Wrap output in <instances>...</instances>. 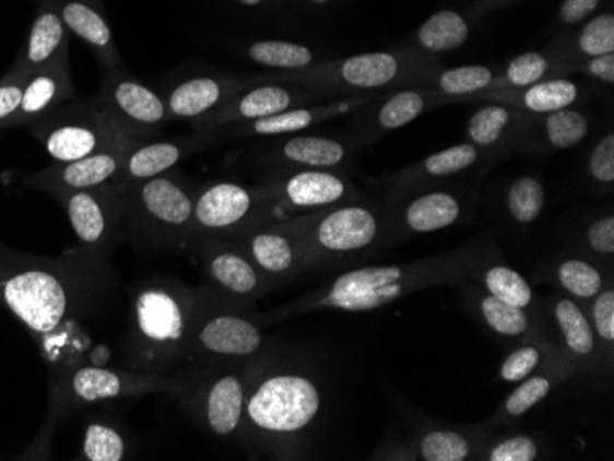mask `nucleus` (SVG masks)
I'll return each instance as SVG.
<instances>
[{
    "instance_id": "f257e3e1",
    "label": "nucleus",
    "mask_w": 614,
    "mask_h": 461,
    "mask_svg": "<svg viewBox=\"0 0 614 461\" xmlns=\"http://www.w3.org/2000/svg\"><path fill=\"white\" fill-rule=\"evenodd\" d=\"M110 282L107 258L83 250L74 265H12L0 274V298L28 331L50 341L104 302Z\"/></svg>"
},
{
    "instance_id": "f03ea898",
    "label": "nucleus",
    "mask_w": 614,
    "mask_h": 461,
    "mask_svg": "<svg viewBox=\"0 0 614 461\" xmlns=\"http://www.w3.org/2000/svg\"><path fill=\"white\" fill-rule=\"evenodd\" d=\"M201 293L169 277H151L131 295L126 353L133 369L164 375L190 357Z\"/></svg>"
},
{
    "instance_id": "7ed1b4c3",
    "label": "nucleus",
    "mask_w": 614,
    "mask_h": 461,
    "mask_svg": "<svg viewBox=\"0 0 614 461\" xmlns=\"http://www.w3.org/2000/svg\"><path fill=\"white\" fill-rule=\"evenodd\" d=\"M475 260L473 252L458 250L454 255L414 261L406 265L365 267L344 272L330 285L304 296L273 312L271 320L295 317L317 309H339L346 312L374 311L389 306L417 288L447 283L462 276Z\"/></svg>"
},
{
    "instance_id": "20e7f679",
    "label": "nucleus",
    "mask_w": 614,
    "mask_h": 461,
    "mask_svg": "<svg viewBox=\"0 0 614 461\" xmlns=\"http://www.w3.org/2000/svg\"><path fill=\"white\" fill-rule=\"evenodd\" d=\"M120 193L126 239L137 247L163 250L193 237L196 191L180 175L166 172Z\"/></svg>"
},
{
    "instance_id": "39448f33",
    "label": "nucleus",
    "mask_w": 614,
    "mask_h": 461,
    "mask_svg": "<svg viewBox=\"0 0 614 461\" xmlns=\"http://www.w3.org/2000/svg\"><path fill=\"white\" fill-rule=\"evenodd\" d=\"M322 395L317 382L298 371L263 375L249 387L245 419L269 444L290 441L317 419Z\"/></svg>"
},
{
    "instance_id": "423d86ee",
    "label": "nucleus",
    "mask_w": 614,
    "mask_h": 461,
    "mask_svg": "<svg viewBox=\"0 0 614 461\" xmlns=\"http://www.w3.org/2000/svg\"><path fill=\"white\" fill-rule=\"evenodd\" d=\"M32 129L48 155L59 164L80 161L98 151L137 140L110 120L109 116L94 104V99L88 104L56 109L52 115L34 123Z\"/></svg>"
},
{
    "instance_id": "0eeeda50",
    "label": "nucleus",
    "mask_w": 614,
    "mask_h": 461,
    "mask_svg": "<svg viewBox=\"0 0 614 461\" xmlns=\"http://www.w3.org/2000/svg\"><path fill=\"white\" fill-rule=\"evenodd\" d=\"M94 104L137 140L158 137L169 116L163 93L123 70H105Z\"/></svg>"
},
{
    "instance_id": "6e6552de",
    "label": "nucleus",
    "mask_w": 614,
    "mask_h": 461,
    "mask_svg": "<svg viewBox=\"0 0 614 461\" xmlns=\"http://www.w3.org/2000/svg\"><path fill=\"white\" fill-rule=\"evenodd\" d=\"M58 196L83 250L99 258H109L110 252L126 239L122 193L109 182L91 190L64 191Z\"/></svg>"
},
{
    "instance_id": "1a4fd4ad",
    "label": "nucleus",
    "mask_w": 614,
    "mask_h": 461,
    "mask_svg": "<svg viewBox=\"0 0 614 461\" xmlns=\"http://www.w3.org/2000/svg\"><path fill=\"white\" fill-rule=\"evenodd\" d=\"M379 220L370 208L349 204L311 215L304 220L307 269L328 258L365 250L376 241Z\"/></svg>"
},
{
    "instance_id": "9d476101",
    "label": "nucleus",
    "mask_w": 614,
    "mask_h": 461,
    "mask_svg": "<svg viewBox=\"0 0 614 461\" xmlns=\"http://www.w3.org/2000/svg\"><path fill=\"white\" fill-rule=\"evenodd\" d=\"M263 333L260 326L239 312L212 306L201 293V306L191 333L190 355L247 358L260 352Z\"/></svg>"
},
{
    "instance_id": "9b49d317",
    "label": "nucleus",
    "mask_w": 614,
    "mask_h": 461,
    "mask_svg": "<svg viewBox=\"0 0 614 461\" xmlns=\"http://www.w3.org/2000/svg\"><path fill=\"white\" fill-rule=\"evenodd\" d=\"M241 248L271 287L307 269L304 221L245 228Z\"/></svg>"
},
{
    "instance_id": "f8f14e48",
    "label": "nucleus",
    "mask_w": 614,
    "mask_h": 461,
    "mask_svg": "<svg viewBox=\"0 0 614 461\" xmlns=\"http://www.w3.org/2000/svg\"><path fill=\"white\" fill-rule=\"evenodd\" d=\"M263 201L261 191L249 190L238 182L220 180L196 191L193 236L223 234L252 226Z\"/></svg>"
},
{
    "instance_id": "ddd939ff",
    "label": "nucleus",
    "mask_w": 614,
    "mask_h": 461,
    "mask_svg": "<svg viewBox=\"0 0 614 461\" xmlns=\"http://www.w3.org/2000/svg\"><path fill=\"white\" fill-rule=\"evenodd\" d=\"M180 385L166 375L139 369H110L83 366L70 377V392L80 403H102L110 399L140 398L147 393L179 392Z\"/></svg>"
},
{
    "instance_id": "4468645a",
    "label": "nucleus",
    "mask_w": 614,
    "mask_h": 461,
    "mask_svg": "<svg viewBox=\"0 0 614 461\" xmlns=\"http://www.w3.org/2000/svg\"><path fill=\"white\" fill-rule=\"evenodd\" d=\"M206 144V139L182 137V139H144L134 140L123 153L122 166L110 185L117 191L128 190L131 186L153 179L172 172L186 156L196 153Z\"/></svg>"
},
{
    "instance_id": "2eb2a0df",
    "label": "nucleus",
    "mask_w": 614,
    "mask_h": 461,
    "mask_svg": "<svg viewBox=\"0 0 614 461\" xmlns=\"http://www.w3.org/2000/svg\"><path fill=\"white\" fill-rule=\"evenodd\" d=\"M400 72L401 59L395 54L370 52L342 59L339 63L298 70V74L285 75L284 80L307 85L342 83L352 88H381L398 80Z\"/></svg>"
},
{
    "instance_id": "dca6fc26",
    "label": "nucleus",
    "mask_w": 614,
    "mask_h": 461,
    "mask_svg": "<svg viewBox=\"0 0 614 461\" xmlns=\"http://www.w3.org/2000/svg\"><path fill=\"white\" fill-rule=\"evenodd\" d=\"M241 91V83L223 75H190L163 94L169 121H191L199 128Z\"/></svg>"
},
{
    "instance_id": "f3484780",
    "label": "nucleus",
    "mask_w": 614,
    "mask_h": 461,
    "mask_svg": "<svg viewBox=\"0 0 614 461\" xmlns=\"http://www.w3.org/2000/svg\"><path fill=\"white\" fill-rule=\"evenodd\" d=\"M203 261L210 282L228 298L250 300L271 288V283L241 247L214 239L204 241Z\"/></svg>"
},
{
    "instance_id": "a211bd4d",
    "label": "nucleus",
    "mask_w": 614,
    "mask_h": 461,
    "mask_svg": "<svg viewBox=\"0 0 614 461\" xmlns=\"http://www.w3.org/2000/svg\"><path fill=\"white\" fill-rule=\"evenodd\" d=\"M261 193L293 210H322L349 201L352 188L344 177L330 169H295Z\"/></svg>"
},
{
    "instance_id": "6ab92c4d",
    "label": "nucleus",
    "mask_w": 614,
    "mask_h": 461,
    "mask_svg": "<svg viewBox=\"0 0 614 461\" xmlns=\"http://www.w3.org/2000/svg\"><path fill=\"white\" fill-rule=\"evenodd\" d=\"M129 144L115 145V147L98 151V153L80 158V161L63 162V164L58 162L47 172L32 177L29 182L35 188L52 191V193L91 190V188L109 185L115 180L118 169L122 166L123 153L128 150Z\"/></svg>"
},
{
    "instance_id": "aec40b11",
    "label": "nucleus",
    "mask_w": 614,
    "mask_h": 461,
    "mask_svg": "<svg viewBox=\"0 0 614 461\" xmlns=\"http://www.w3.org/2000/svg\"><path fill=\"white\" fill-rule=\"evenodd\" d=\"M311 99V94L285 85H258L249 91H239L228 99L203 129L228 128L247 121L260 120L267 116L279 115Z\"/></svg>"
},
{
    "instance_id": "412c9836",
    "label": "nucleus",
    "mask_w": 614,
    "mask_h": 461,
    "mask_svg": "<svg viewBox=\"0 0 614 461\" xmlns=\"http://www.w3.org/2000/svg\"><path fill=\"white\" fill-rule=\"evenodd\" d=\"M52 2L58 8L59 15L63 19L70 34L80 37L96 54L104 70L126 69L99 0H52Z\"/></svg>"
},
{
    "instance_id": "4be33fe9",
    "label": "nucleus",
    "mask_w": 614,
    "mask_h": 461,
    "mask_svg": "<svg viewBox=\"0 0 614 461\" xmlns=\"http://www.w3.org/2000/svg\"><path fill=\"white\" fill-rule=\"evenodd\" d=\"M74 98L69 58L24 75L23 99L13 126H34Z\"/></svg>"
},
{
    "instance_id": "5701e85b",
    "label": "nucleus",
    "mask_w": 614,
    "mask_h": 461,
    "mask_svg": "<svg viewBox=\"0 0 614 461\" xmlns=\"http://www.w3.org/2000/svg\"><path fill=\"white\" fill-rule=\"evenodd\" d=\"M69 34L52 0H42L34 24L29 28L28 39L24 43L23 52L10 74L26 75L67 58Z\"/></svg>"
},
{
    "instance_id": "b1692460",
    "label": "nucleus",
    "mask_w": 614,
    "mask_h": 461,
    "mask_svg": "<svg viewBox=\"0 0 614 461\" xmlns=\"http://www.w3.org/2000/svg\"><path fill=\"white\" fill-rule=\"evenodd\" d=\"M249 385L241 371L217 375L201 393L204 425L217 436L238 433L245 419Z\"/></svg>"
},
{
    "instance_id": "393cba45",
    "label": "nucleus",
    "mask_w": 614,
    "mask_h": 461,
    "mask_svg": "<svg viewBox=\"0 0 614 461\" xmlns=\"http://www.w3.org/2000/svg\"><path fill=\"white\" fill-rule=\"evenodd\" d=\"M346 110V104L314 105V107H293L279 115L267 116L260 120L228 126V133L238 137H282L309 129L315 123L330 120Z\"/></svg>"
},
{
    "instance_id": "a878e982",
    "label": "nucleus",
    "mask_w": 614,
    "mask_h": 461,
    "mask_svg": "<svg viewBox=\"0 0 614 461\" xmlns=\"http://www.w3.org/2000/svg\"><path fill=\"white\" fill-rule=\"evenodd\" d=\"M274 158L298 169H333L346 161L349 150L339 140L317 134L291 137L273 151Z\"/></svg>"
},
{
    "instance_id": "bb28decb",
    "label": "nucleus",
    "mask_w": 614,
    "mask_h": 461,
    "mask_svg": "<svg viewBox=\"0 0 614 461\" xmlns=\"http://www.w3.org/2000/svg\"><path fill=\"white\" fill-rule=\"evenodd\" d=\"M460 217V202L447 191H435L417 197L406 208V226L411 230L427 234L454 225Z\"/></svg>"
},
{
    "instance_id": "cd10ccee",
    "label": "nucleus",
    "mask_w": 614,
    "mask_h": 461,
    "mask_svg": "<svg viewBox=\"0 0 614 461\" xmlns=\"http://www.w3.org/2000/svg\"><path fill=\"white\" fill-rule=\"evenodd\" d=\"M470 24L464 15L452 10L433 13L417 29V43L427 52H449L470 39Z\"/></svg>"
},
{
    "instance_id": "c85d7f7f",
    "label": "nucleus",
    "mask_w": 614,
    "mask_h": 461,
    "mask_svg": "<svg viewBox=\"0 0 614 461\" xmlns=\"http://www.w3.org/2000/svg\"><path fill=\"white\" fill-rule=\"evenodd\" d=\"M247 58L252 63L263 64L269 69L306 70L314 67L315 56L311 48L290 40H256L247 47Z\"/></svg>"
},
{
    "instance_id": "c756f323",
    "label": "nucleus",
    "mask_w": 614,
    "mask_h": 461,
    "mask_svg": "<svg viewBox=\"0 0 614 461\" xmlns=\"http://www.w3.org/2000/svg\"><path fill=\"white\" fill-rule=\"evenodd\" d=\"M554 317H556L557 326H559V331L565 339V344L574 355L589 357L594 353V347H597L594 329H592V323L589 322V318L583 315L578 304H574L572 300H567V298L557 300L556 307H554Z\"/></svg>"
},
{
    "instance_id": "7c9ffc66",
    "label": "nucleus",
    "mask_w": 614,
    "mask_h": 461,
    "mask_svg": "<svg viewBox=\"0 0 614 461\" xmlns=\"http://www.w3.org/2000/svg\"><path fill=\"white\" fill-rule=\"evenodd\" d=\"M580 88L570 80L538 81L522 94V105L538 115L567 109L578 99Z\"/></svg>"
},
{
    "instance_id": "2f4dec72",
    "label": "nucleus",
    "mask_w": 614,
    "mask_h": 461,
    "mask_svg": "<svg viewBox=\"0 0 614 461\" xmlns=\"http://www.w3.org/2000/svg\"><path fill=\"white\" fill-rule=\"evenodd\" d=\"M82 449L88 461H122L128 456V441L109 422H93L85 427Z\"/></svg>"
},
{
    "instance_id": "473e14b6",
    "label": "nucleus",
    "mask_w": 614,
    "mask_h": 461,
    "mask_svg": "<svg viewBox=\"0 0 614 461\" xmlns=\"http://www.w3.org/2000/svg\"><path fill=\"white\" fill-rule=\"evenodd\" d=\"M484 285H486L489 295L510 304V306L527 309L532 304L533 291L530 283L510 267H492L484 274Z\"/></svg>"
},
{
    "instance_id": "72a5a7b5",
    "label": "nucleus",
    "mask_w": 614,
    "mask_h": 461,
    "mask_svg": "<svg viewBox=\"0 0 614 461\" xmlns=\"http://www.w3.org/2000/svg\"><path fill=\"white\" fill-rule=\"evenodd\" d=\"M545 208V188L535 177H521L508 191V210L517 223L528 225L540 217Z\"/></svg>"
},
{
    "instance_id": "f704fd0d",
    "label": "nucleus",
    "mask_w": 614,
    "mask_h": 461,
    "mask_svg": "<svg viewBox=\"0 0 614 461\" xmlns=\"http://www.w3.org/2000/svg\"><path fill=\"white\" fill-rule=\"evenodd\" d=\"M481 311L487 326L503 336H521L532 328L530 317L522 307L510 306L492 295L482 298Z\"/></svg>"
},
{
    "instance_id": "c9c22d12",
    "label": "nucleus",
    "mask_w": 614,
    "mask_h": 461,
    "mask_svg": "<svg viewBox=\"0 0 614 461\" xmlns=\"http://www.w3.org/2000/svg\"><path fill=\"white\" fill-rule=\"evenodd\" d=\"M545 131L546 139L556 150H568L589 134V118L580 110L567 107L546 116Z\"/></svg>"
},
{
    "instance_id": "e433bc0d",
    "label": "nucleus",
    "mask_w": 614,
    "mask_h": 461,
    "mask_svg": "<svg viewBox=\"0 0 614 461\" xmlns=\"http://www.w3.org/2000/svg\"><path fill=\"white\" fill-rule=\"evenodd\" d=\"M425 107H427V98L424 94L416 91H401L382 104L377 115V123L387 131L405 128L424 113Z\"/></svg>"
},
{
    "instance_id": "4c0bfd02",
    "label": "nucleus",
    "mask_w": 614,
    "mask_h": 461,
    "mask_svg": "<svg viewBox=\"0 0 614 461\" xmlns=\"http://www.w3.org/2000/svg\"><path fill=\"white\" fill-rule=\"evenodd\" d=\"M511 123V110L505 105H487L476 110L468 123V137L475 145L497 144Z\"/></svg>"
},
{
    "instance_id": "58836bf2",
    "label": "nucleus",
    "mask_w": 614,
    "mask_h": 461,
    "mask_svg": "<svg viewBox=\"0 0 614 461\" xmlns=\"http://www.w3.org/2000/svg\"><path fill=\"white\" fill-rule=\"evenodd\" d=\"M557 280L570 295L591 300L603 288V276L597 267L583 260L563 261L557 269Z\"/></svg>"
},
{
    "instance_id": "ea45409f",
    "label": "nucleus",
    "mask_w": 614,
    "mask_h": 461,
    "mask_svg": "<svg viewBox=\"0 0 614 461\" xmlns=\"http://www.w3.org/2000/svg\"><path fill=\"white\" fill-rule=\"evenodd\" d=\"M493 70L482 64H470V67H458V69L446 70L438 75V88L441 93L451 96L479 93L489 87L493 83Z\"/></svg>"
},
{
    "instance_id": "a19ab883",
    "label": "nucleus",
    "mask_w": 614,
    "mask_h": 461,
    "mask_svg": "<svg viewBox=\"0 0 614 461\" xmlns=\"http://www.w3.org/2000/svg\"><path fill=\"white\" fill-rule=\"evenodd\" d=\"M479 158V150L475 144H458L447 150L427 156L420 164V172L429 177H449L464 172L475 164Z\"/></svg>"
},
{
    "instance_id": "79ce46f5",
    "label": "nucleus",
    "mask_w": 614,
    "mask_h": 461,
    "mask_svg": "<svg viewBox=\"0 0 614 461\" xmlns=\"http://www.w3.org/2000/svg\"><path fill=\"white\" fill-rule=\"evenodd\" d=\"M420 452L425 461H464L470 456L471 445L462 434L433 430L422 439Z\"/></svg>"
},
{
    "instance_id": "37998d69",
    "label": "nucleus",
    "mask_w": 614,
    "mask_h": 461,
    "mask_svg": "<svg viewBox=\"0 0 614 461\" xmlns=\"http://www.w3.org/2000/svg\"><path fill=\"white\" fill-rule=\"evenodd\" d=\"M578 48L589 58L614 54V15L600 13L581 29Z\"/></svg>"
},
{
    "instance_id": "c03bdc74",
    "label": "nucleus",
    "mask_w": 614,
    "mask_h": 461,
    "mask_svg": "<svg viewBox=\"0 0 614 461\" xmlns=\"http://www.w3.org/2000/svg\"><path fill=\"white\" fill-rule=\"evenodd\" d=\"M551 69V61L543 54L527 52L511 59L506 67V81L513 87L527 88L543 80Z\"/></svg>"
},
{
    "instance_id": "a18cd8bd",
    "label": "nucleus",
    "mask_w": 614,
    "mask_h": 461,
    "mask_svg": "<svg viewBox=\"0 0 614 461\" xmlns=\"http://www.w3.org/2000/svg\"><path fill=\"white\" fill-rule=\"evenodd\" d=\"M552 382L546 377H527L521 385L510 393V398L506 399L505 410L511 417H521L527 414L528 410L533 409L535 404L551 392Z\"/></svg>"
},
{
    "instance_id": "49530a36",
    "label": "nucleus",
    "mask_w": 614,
    "mask_h": 461,
    "mask_svg": "<svg viewBox=\"0 0 614 461\" xmlns=\"http://www.w3.org/2000/svg\"><path fill=\"white\" fill-rule=\"evenodd\" d=\"M541 352L535 346H522L508 355L500 366V379L505 382H521L540 366Z\"/></svg>"
},
{
    "instance_id": "de8ad7c7",
    "label": "nucleus",
    "mask_w": 614,
    "mask_h": 461,
    "mask_svg": "<svg viewBox=\"0 0 614 461\" xmlns=\"http://www.w3.org/2000/svg\"><path fill=\"white\" fill-rule=\"evenodd\" d=\"M24 75H4L0 81V129L12 128L23 99Z\"/></svg>"
},
{
    "instance_id": "09e8293b",
    "label": "nucleus",
    "mask_w": 614,
    "mask_h": 461,
    "mask_svg": "<svg viewBox=\"0 0 614 461\" xmlns=\"http://www.w3.org/2000/svg\"><path fill=\"white\" fill-rule=\"evenodd\" d=\"M540 449L533 439L527 436H517V438L505 439L500 444L495 445L487 460L489 461H533L538 460Z\"/></svg>"
},
{
    "instance_id": "8fccbe9b",
    "label": "nucleus",
    "mask_w": 614,
    "mask_h": 461,
    "mask_svg": "<svg viewBox=\"0 0 614 461\" xmlns=\"http://www.w3.org/2000/svg\"><path fill=\"white\" fill-rule=\"evenodd\" d=\"M594 298L597 300L592 306V329L602 341L611 344L614 341V293L611 288H602Z\"/></svg>"
},
{
    "instance_id": "3c124183",
    "label": "nucleus",
    "mask_w": 614,
    "mask_h": 461,
    "mask_svg": "<svg viewBox=\"0 0 614 461\" xmlns=\"http://www.w3.org/2000/svg\"><path fill=\"white\" fill-rule=\"evenodd\" d=\"M589 172L602 185H611L613 182L614 134H607V137H603L598 142L597 147L592 151L591 161H589Z\"/></svg>"
},
{
    "instance_id": "603ef678",
    "label": "nucleus",
    "mask_w": 614,
    "mask_h": 461,
    "mask_svg": "<svg viewBox=\"0 0 614 461\" xmlns=\"http://www.w3.org/2000/svg\"><path fill=\"white\" fill-rule=\"evenodd\" d=\"M587 243L598 255L611 256L614 252V217L607 215L592 223L587 230Z\"/></svg>"
},
{
    "instance_id": "864d4df0",
    "label": "nucleus",
    "mask_w": 614,
    "mask_h": 461,
    "mask_svg": "<svg viewBox=\"0 0 614 461\" xmlns=\"http://www.w3.org/2000/svg\"><path fill=\"white\" fill-rule=\"evenodd\" d=\"M602 0H563L559 19L565 24H576L589 17Z\"/></svg>"
},
{
    "instance_id": "5fc2aeb1",
    "label": "nucleus",
    "mask_w": 614,
    "mask_h": 461,
    "mask_svg": "<svg viewBox=\"0 0 614 461\" xmlns=\"http://www.w3.org/2000/svg\"><path fill=\"white\" fill-rule=\"evenodd\" d=\"M587 72L592 75V78H598V80L605 81L609 85L614 83V54H605V56H598V58H591L589 64H587Z\"/></svg>"
},
{
    "instance_id": "6e6d98bb",
    "label": "nucleus",
    "mask_w": 614,
    "mask_h": 461,
    "mask_svg": "<svg viewBox=\"0 0 614 461\" xmlns=\"http://www.w3.org/2000/svg\"><path fill=\"white\" fill-rule=\"evenodd\" d=\"M238 2L245 8H260L265 7L269 0H238Z\"/></svg>"
},
{
    "instance_id": "4d7b16f0",
    "label": "nucleus",
    "mask_w": 614,
    "mask_h": 461,
    "mask_svg": "<svg viewBox=\"0 0 614 461\" xmlns=\"http://www.w3.org/2000/svg\"><path fill=\"white\" fill-rule=\"evenodd\" d=\"M306 2L311 4V7H328L333 0H306Z\"/></svg>"
}]
</instances>
